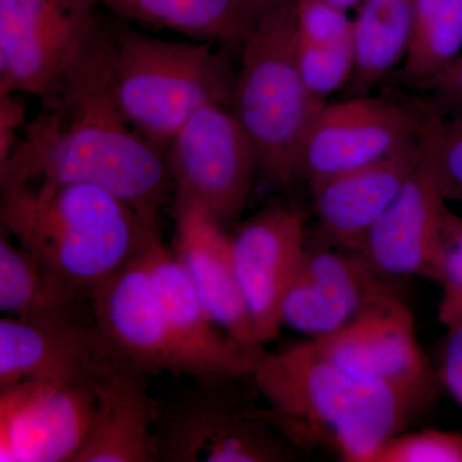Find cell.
Masks as SVG:
<instances>
[{
  "instance_id": "obj_1",
  "label": "cell",
  "mask_w": 462,
  "mask_h": 462,
  "mask_svg": "<svg viewBox=\"0 0 462 462\" xmlns=\"http://www.w3.org/2000/svg\"><path fill=\"white\" fill-rule=\"evenodd\" d=\"M111 56L112 26L102 20L74 62L39 97L41 109L0 165V187L94 185L158 227L172 188L167 151L125 117L115 96Z\"/></svg>"
},
{
  "instance_id": "obj_2",
  "label": "cell",
  "mask_w": 462,
  "mask_h": 462,
  "mask_svg": "<svg viewBox=\"0 0 462 462\" xmlns=\"http://www.w3.org/2000/svg\"><path fill=\"white\" fill-rule=\"evenodd\" d=\"M251 378L270 406L258 412L282 436L294 446L330 447L348 462H369L424 406L400 389L346 373L311 339L263 352Z\"/></svg>"
},
{
  "instance_id": "obj_3",
  "label": "cell",
  "mask_w": 462,
  "mask_h": 462,
  "mask_svg": "<svg viewBox=\"0 0 462 462\" xmlns=\"http://www.w3.org/2000/svg\"><path fill=\"white\" fill-rule=\"evenodd\" d=\"M0 221L54 279L88 297L160 236L115 194L79 182L2 188Z\"/></svg>"
},
{
  "instance_id": "obj_4",
  "label": "cell",
  "mask_w": 462,
  "mask_h": 462,
  "mask_svg": "<svg viewBox=\"0 0 462 462\" xmlns=\"http://www.w3.org/2000/svg\"><path fill=\"white\" fill-rule=\"evenodd\" d=\"M324 106L307 89L298 66L294 0H282L243 41L231 102L267 182L291 188L302 181L303 145Z\"/></svg>"
},
{
  "instance_id": "obj_5",
  "label": "cell",
  "mask_w": 462,
  "mask_h": 462,
  "mask_svg": "<svg viewBox=\"0 0 462 462\" xmlns=\"http://www.w3.org/2000/svg\"><path fill=\"white\" fill-rule=\"evenodd\" d=\"M111 67L125 117L166 151L199 109L231 108L236 75L208 44L163 41L117 20L112 26Z\"/></svg>"
},
{
  "instance_id": "obj_6",
  "label": "cell",
  "mask_w": 462,
  "mask_h": 462,
  "mask_svg": "<svg viewBox=\"0 0 462 462\" xmlns=\"http://www.w3.org/2000/svg\"><path fill=\"white\" fill-rule=\"evenodd\" d=\"M173 203L205 209L220 224L236 221L249 199L260 161L227 106L196 112L167 148Z\"/></svg>"
},
{
  "instance_id": "obj_7",
  "label": "cell",
  "mask_w": 462,
  "mask_h": 462,
  "mask_svg": "<svg viewBox=\"0 0 462 462\" xmlns=\"http://www.w3.org/2000/svg\"><path fill=\"white\" fill-rule=\"evenodd\" d=\"M94 0H0V93L41 97L102 23Z\"/></svg>"
},
{
  "instance_id": "obj_8",
  "label": "cell",
  "mask_w": 462,
  "mask_h": 462,
  "mask_svg": "<svg viewBox=\"0 0 462 462\" xmlns=\"http://www.w3.org/2000/svg\"><path fill=\"white\" fill-rule=\"evenodd\" d=\"M424 111L380 97L327 103L311 125L302 152V181L309 187L372 165L418 136Z\"/></svg>"
},
{
  "instance_id": "obj_9",
  "label": "cell",
  "mask_w": 462,
  "mask_h": 462,
  "mask_svg": "<svg viewBox=\"0 0 462 462\" xmlns=\"http://www.w3.org/2000/svg\"><path fill=\"white\" fill-rule=\"evenodd\" d=\"M311 340L357 378L391 385L424 404L436 396V375L416 338L411 310L398 294L379 298L342 329Z\"/></svg>"
},
{
  "instance_id": "obj_10",
  "label": "cell",
  "mask_w": 462,
  "mask_h": 462,
  "mask_svg": "<svg viewBox=\"0 0 462 462\" xmlns=\"http://www.w3.org/2000/svg\"><path fill=\"white\" fill-rule=\"evenodd\" d=\"M363 256L325 243H307L282 306V325L310 339L336 333L379 298L398 294Z\"/></svg>"
},
{
  "instance_id": "obj_11",
  "label": "cell",
  "mask_w": 462,
  "mask_h": 462,
  "mask_svg": "<svg viewBox=\"0 0 462 462\" xmlns=\"http://www.w3.org/2000/svg\"><path fill=\"white\" fill-rule=\"evenodd\" d=\"M94 410L93 385L25 382L0 389V462H74Z\"/></svg>"
},
{
  "instance_id": "obj_12",
  "label": "cell",
  "mask_w": 462,
  "mask_h": 462,
  "mask_svg": "<svg viewBox=\"0 0 462 462\" xmlns=\"http://www.w3.org/2000/svg\"><path fill=\"white\" fill-rule=\"evenodd\" d=\"M144 256L178 349L181 375L205 382L252 376L264 351L245 348L216 324L184 267L160 236L149 243Z\"/></svg>"
},
{
  "instance_id": "obj_13",
  "label": "cell",
  "mask_w": 462,
  "mask_h": 462,
  "mask_svg": "<svg viewBox=\"0 0 462 462\" xmlns=\"http://www.w3.org/2000/svg\"><path fill=\"white\" fill-rule=\"evenodd\" d=\"M145 248L90 291L93 325L118 363L148 375H181L180 358L149 273Z\"/></svg>"
},
{
  "instance_id": "obj_14",
  "label": "cell",
  "mask_w": 462,
  "mask_h": 462,
  "mask_svg": "<svg viewBox=\"0 0 462 462\" xmlns=\"http://www.w3.org/2000/svg\"><path fill=\"white\" fill-rule=\"evenodd\" d=\"M293 446L258 410L194 401L157 418V461L282 462Z\"/></svg>"
},
{
  "instance_id": "obj_15",
  "label": "cell",
  "mask_w": 462,
  "mask_h": 462,
  "mask_svg": "<svg viewBox=\"0 0 462 462\" xmlns=\"http://www.w3.org/2000/svg\"><path fill=\"white\" fill-rule=\"evenodd\" d=\"M307 247L305 217L275 206L245 221L231 236L234 266L261 346L276 338L282 306Z\"/></svg>"
},
{
  "instance_id": "obj_16",
  "label": "cell",
  "mask_w": 462,
  "mask_h": 462,
  "mask_svg": "<svg viewBox=\"0 0 462 462\" xmlns=\"http://www.w3.org/2000/svg\"><path fill=\"white\" fill-rule=\"evenodd\" d=\"M115 363L94 325L76 318L0 319V389L25 382L93 385Z\"/></svg>"
},
{
  "instance_id": "obj_17",
  "label": "cell",
  "mask_w": 462,
  "mask_h": 462,
  "mask_svg": "<svg viewBox=\"0 0 462 462\" xmlns=\"http://www.w3.org/2000/svg\"><path fill=\"white\" fill-rule=\"evenodd\" d=\"M446 202L421 151L420 162L355 252L385 278L437 282Z\"/></svg>"
},
{
  "instance_id": "obj_18",
  "label": "cell",
  "mask_w": 462,
  "mask_h": 462,
  "mask_svg": "<svg viewBox=\"0 0 462 462\" xmlns=\"http://www.w3.org/2000/svg\"><path fill=\"white\" fill-rule=\"evenodd\" d=\"M172 252L216 324L239 345L263 352L234 266L231 236L199 206L173 203Z\"/></svg>"
},
{
  "instance_id": "obj_19",
  "label": "cell",
  "mask_w": 462,
  "mask_h": 462,
  "mask_svg": "<svg viewBox=\"0 0 462 462\" xmlns=\"http://www.w3.org/2000/svg\"><path fill=\"white\" fill-rule=\"evenodd\" d=\"M421 160L419 134L391 156L311 185L318 242L356 251Z\"/></svg>"
},
{
  "instance_id": "obj_20",
  "label": "cell",
  "mask_w": 462,
  "mask_h": 462,
  "mask_svg": "<svg viewBox=\"0 0 462 462\" xmlns=\"http://www.w3.org/2000/svg\"><path fill=\"white\" fill-rule=\"evenodd\" d=\"M148 376L115 363L94 380L96 410L74 462L157 461L158 410L148 394Z\"/></svg>"
},
{
  "instance_id": "obj_21",
  "label": "cell",
  "mask_w": 462,
  "mask_h": 462,
  "mask_svg": "<svg viewBox=\"0 0 462 462\" xmlns=\"http://www.w3.org/2000/svg\"><path fill=\"white\" fill-rule=\"evenodd\" d=\"M296 53L307 89L327 105L355 69L354 20L322 0H294Z\"/></svg>"
},
{
  "instance_id": "obj_22",
  "label": "cell",
  "mask_w": 462,
  "mask_h": 462,
  "mask_svg": "<svg viewBox=\"0 0 462 462\" xmlns=\"http://www.w3.org/2000/svg\"><path fill=\"white\" fill-rule=\"evenodd\" d=\"M117 20L200 42L245 41L258 18L245 0H94Z\"/></svg>"
},
{
  "instance_id": "obj_23",
  "label": "cell",
  "mask_w": 462,
  "mask_h": 462,
  "mask_svg": "<svg viewBox=\"0 0 462 462\" xmlns=\"http://www.w3.org/2000/svg\"><path fill=\"white\" fill-rule=\"evenodd\" d=\"M415 0H363L354 20L355 69L345 98L370 96L402 65L411 39Z\"/></svg>"
},
{
  "instance_id": "obj_24",
  "label": "cell",
  "mask_w": 462,
  "mask_h": 462,
  "mask_svg": "<svg viewBox=\"0 0 462 462\" xmlns=\"http://www.w3.org/2000/svg\"><path fill=\"white\" fill-rule=\"evenodd\" d=\"M2 229L0 311L8 318L51 320L76 318L83 294L60 284L27 249Z\"/></svg>"
},
{
  "instance_id": "obj_25",
  "label": "cell",
  "mask_w": 462,
  "mask_h": 462,
  "mask_svg": "<svg viewBox=\"0 0 462 462\" xmlns=\"http://www.w3.org/2000/svg\"><path fill=\"white\" fill-rule=\"evenodd\" d=\"M462 53V0H415L410 47L400 78L420 88Z\"/></svg>"
},
{
  "instance_id": "obj_26",
  "label": "cell",
  "mask_w": 462,
  "mask_h": 462,
  "mask_svg": "<svg viewBox=\"0 0 462 462\" xmlns=\"http://www.w3.org/2000/svg\"><path fill=\"white\" fill-rule=\"evenodd\" d=\"M422 111V158L445 199L462 202V117Z\"/></svg>"
},
{
  "instance_id": "obj_27",
  "label": "cell",
  "mask_w": 462,
  "mask_h": 462,
  "mask_svg": "<svg viewBox=\"0 0 462 462\" xmlns=\"http://www.w3.org/2000/svg\"><path fill=\"white\" fill-rule=\"evenodd\" d=\"M437 282L443 293L438 320L447 330L462 325V217L446 207L438 252Z\"/></svg>"
},
{
  "instance_id": "obj_28",
  "label": "cell",
  "mask_w": 462,
  "mask_h": 462,
  "mask_svg": "<svg viewBox=\"0 0 462 462\" xmlns=\"http://www.w3.org/2000/svg\"><path fill=\"white\" fill-rule=\"evenodd\" d=\"M369 462H462L460 431L424 430L397 434Z\"/></svg>"
},
{
  "instance_id": "obj_29",
  "label": "cell",
  "mask_w": 462,
  "mask_h": 462,
  "mask_svg": "<svg viewBox=\"0 0 462 462\" xmlns=\"http://www.w3.org/2000/svg\"><path fill=\"white\" fill-rule=\"evenodd\" d=\"M418 89L422 91L419 107L440 116L462 117V53L445 71Z\"/></svg>"
},
{
  "instance_id": "obj_30",
  "label": "cell",
  "mask_w": 462,
  "mask_h": 462,
  "mask_svg": "<svg viewBox=\"0 0 462 462\" xmlns=\"http://www.w3.org/2000/svg\"><path fill=\"white\" fill-rule=\"evenodd\" d=\"M27 121L23 94L0 93V165L14 152Z\"/></svg>"
},
{
  "instance_id": "obj_31",
  "label": "cell",
  "mask_w": 462,
  "mask_h": 462,
  "mask_svg": "<svg viewBox=\"0 0 462 462\" xmlns=\"http://www.w3.org/2000/svg\"><path fill=\"white\" fill-rule=\"evenodd\" d=\"M438 379L462 406V325L448 329Z\"/></svg>"
},
{
  "instance_id": "obj_32",
  "label": "cell",
  "mask_w": 462,
  "mask_h": 462,
  "mask_svg": "<svg viewBox=\"0 0 462 462\" xmlns=\"http://www.w3.org/2000/svg\"><path fill=\"white\" fill-rule=\"evenodd\" d=\"M245 2L248 8L254 12V16L260 20L267 11L275 7L282 0H245Z\"/></svg>"
},
{
  "instance_id": "obj_33",
  "label": "cell",
  "mask_w": 462,
  "mask_h": 462,
  "mask_svg": "<svg viewBox=\"0 0 462 462\" xmlns=\"http://www.w3.org/2000/svg\"><path fill=\"white\" fill-rule=\"evenodd\" d=\"M322 2L328 3V5H333V7L342 9V11L349 12L352 9L360 7L363 0H322Z\"/></svg>"
}]
</instances>
